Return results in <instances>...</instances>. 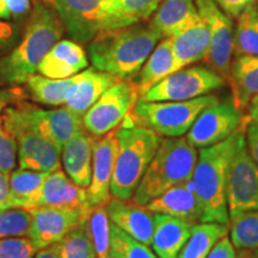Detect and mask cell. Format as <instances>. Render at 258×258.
<instances>
[{
    "mask_svg": "<svg viewBox=\"0 0 258 258\" xmlns=\"http://www.w3.org/2000/svg\"><path fill=\"white\" fill-rule=\"evenodd\" d=\"M161 38L151 22H141L97 35L89 42V57L93 69L129 80L137 76Z\"/></svg>",
    "mask_w": 258,
    "mask_h": 258,
    "instance_id": "obj_1",
    "label": "cell"
},
{
    "mask_svg": "<svg viewBox=\"0 0 258 258\" xmlns=\"http://www.w3.org/2000/svg\"><path fill=\"white\" fill-rule=\"evenodd\" d=\"M249 120L222 143L201 148L192 172V182L201 203L202 222L228 225L227 179L233 154L246 137Z\"/></svg>",
    "mask_w": 258,
    "mask_h": 258,
    "instance_id": "obj_2",
    "label": "cell"
},
{
    "mask_svg": "<svg viewBox=\"0 0 258 258\" xmlns=\"http://www.w3.org/2000/svg\"><path fill=\"white\" fill-rule=\"evenodd\" d=\"M63 25L54 11L42 3L35 5L23 38L9 55L0 59V84L25 83L35 74L38 64L60 41Z\"/></svg>",
    "mask_w": 258,
    "mask_h": 258,
    "instance_id": "obj_3",
    "label": "cell"
},
{
    "mask_svg": "<svg viewBox=\"0 0 258 258\" xmlns=\"http://www.w3.org/2000/svg\"><path fill=\"white\" fill-rule=\"evenodd\" d=\"M198 157L196 147L186 138H163L131 200L146 206L167 189L192 178Z\"/></svg>",
    "mask_w": 258,
    "mask_h": 258,
    "instance_id": "obj_4",
    "label": "cell"
},
{
    "mask_svg": "<svg viewBox=\"0 0 258 258\" xmlns=\"http://www.w3.org/2000/svg\"><path fill=\"white\" fill-rule=\"evenodd\" d=\"M117 154L112 172L110 192L120 200H131L152 161L163 138L141 125L116 129Z\"/></svg>",
    "mask_w": 258,
    "mask_h": 258,
    "instance_id": "obj_5",
    "label": "cell"
},
{
    "mask_svg": "<svg viewBox=\"0 0 258 258\" xmlns=\"http://www.w3.org/2000/svg\"><path fill=\"white\" fill-rule=\"evenodd\" d=\"M217 101L214 95L179 102L138 101L128 117L133 124L151 129L161 138H179L188 133L203 109Z\"/></svg>",
    "mask_w": 258,
    "mask_h": 258,
    "instance_id": "obj_6",
    "label": "cell"
},
{
    "mask_svg": "<svg viewBox=\"0 0 258 258\" xmlns=\"http://www.w3.org/2000/svg\"><path fill=\"white\" fill-rule=\"evenodd\" d=\"M4 125L17 143L19 169L40 172L59 169L61 152L35 127L24 105L6 109Z\"/></svg>",
    "mask_w": 258,
    "mask_h": 258,
    "instance_id": "obj_7",
    "label": "cell"
},
{
    "mask_svg": "<svg viewBox=\"0 0 258 258\" xmlns=\"http://www.w3.org/2000/svg\"><path fill=\"white\" fill-rule=\"evenodd\" d=\"M226 80L212 67L180 69L164 78L139 98L144 102L190 101L221 89Z\"/></svg>",
    "mask_w": 258,
    "mask_h": 258,
    "instance_id": "obj_8",
    "label": "cell"
},
{
    "mask_svg": "<svg viewBox=\"0 0 258 258\" xmlns=\"http://www.w3.org/2000/svg\"><path fill=\"white\" fill-rule=\"evenodd\" d=\"M139 98L133 82L118 80L86 111L83 117L84 128L95 138L110 133L129 116Z\"/></svg>",
    "mask_w": 258,
    "mask_h": 258,
    "instance_id": "obj_9",
    "label": "cell"
},
{
    "mask_svg": "<svg viewBox=\"0 0 258 258\" xmlns=\"http://www.w3.org/2000/svg\"><path fill=\"white\" fill-rule=\"evenodd\" d=\"M245 121L246 115L234 105L232 99L217 101L203 109L185 138L200 150L211 147L230 138Z\"/></svg>",
    "mask_w": 258,
    "mask_h": 258,
    "instance_id": "obj_10",
    "label": "cell"
},
{
    "mask_svg": "<svg viewBox=\"0 0 258 258\" xmlns=\"http://www.w3.org/2000/svg\"><path fill=\"white\" fill-rule=\"evenodd\" d=\"M71 38L89 43L103 30L111 0H49Z\"/></svg>",
    "mask_w": 258,
    "mask_h": 258,
    "instance_id": "obj_11",
    "label": "cell"
},
{
    "mask_svg": "<svg viewBox=\"0 0 258 258\" xmlns=\"http://www.w3.org/2000/svg\"><path fill=\"white\" fill-rule=\"evenodd\" d=\"M226 196L230 215L258 209V164L249 152L246 137L232 158Z\"/></svg>",
    "mask_w": 258,
    "mask_h": 258,
    "instance_id": "obj_12",
    "label": "cell"
},
{
    "mask_svg": "<svg viewBox=\"0 0 258 258\" xmlns=\"http://www.w3.org/2000/svg\"><path fill=\"white\" fill-rule=\"evenodd\" d=\"M195 3L211 34V46L206 62L228 82L233 55V22L219 8L215 0H195Z\"/></svg>",
    "mask_w": 258,
    "mask_h": 258,
    "instance_id": "obj_13",
    "label": "cell"
},
{
    "mask_svg": "<svg viewBox=\"0 0 258 258\" xmlns=\"http://www.w3.org/2000/svg\"><path fill=\"white\" fill-rule=\"evenodd\" d=\"M91 207L47 206L30 209L31 225L29 238L37 247L44 249L57 243L88 217Z\"/></svg>",
    "mask_w": 258,
    "mask_h": 258,
    "instance_id": "obj_14",
    "label": "cell"
},
{
    "mask_svg": "<svg viewBox=\"0 0 258 258\" xmlns=\"http://www.w3.org/2000/svg\"><path fill=\"white\" fill-rule=\"evenodd\" d=\"M117 148L116 129L101 138H96L93 144L91 183L86 188L88 202L91 208L105 207L112 198L110 184Z\"/></svg>",
    "mask_w": 258,
    "mask_h": 258,
    "instance_id": "obj_15",
    "label": "cell"
},
{
    "mask_svg": "<svg viewBox=\"0 0 258 258\" xmlns=\"http://www.w3.org/2000/svg\"><path fill=\"white\" fill-rule=\"evenodd\" d=\"M25 111L38 131L55 145L62 152V148L71 139L85 131L82 116L69 108L43 110L36 106L24 105Z\"/></svg>",
    "mask_w": 258,
    "mask_h": 258,
    "instance_id": "obj_16",
    "label": "cell"
},
{
    "mask_svg": "<svg viewBox=\"0 0 258 258\" xmlns=\"http://www.w3.org/2000/svg\"><path fill=\"white\" fill-rule=\"evenodd\" d=\"M145 207L153 214H166L190 224L202 222L201 203L191 178L167 189Z\"/></svg>",
    "mask_w": 258,
    "mask_h": 258,
    "instance_id": "obj_17",
    "label": "cell"
},
{
    "mask_svg": "<svg viewBox=\"0 0 258 258\" xmlns=\"http://www.w3.org/2000/svg\"><path fill=\"white\" fill-rule=\"evenodd\" d=\"M105 208L111 224L145 245H152L154 214L145 206L131 200L111 198Z\"/></svg>",
    "mask_w": 258,
    "mask_h": 258,
    "instance_id": "obj_18",
    "label": "cell"
},
{
    "mask_svg": "<svg viewBox=\"0 0 258 258\" xmlns=\"http://www.w3.org/2000/svg\"><path fill=\"white\" fill-rule=\"evenodd\" d=\"M170 38L179 70L207 60L211 34L207 23L200 14Z\"/></svg>",
    "mask_w": 258,
    "mask_h": 258,
    "instance_id": "obj_19",
    "label": "cell"
},
{
    "mask_svg": "<svg viewBox=\"0 0 258 258\" xmlns=\"http://www.w3.org/2000/svg\"><path fill=\"white\" fill-rule=\"evenodd\" d=\"M88 66V55L80 43L60 40L43 57L37 71L47 78L66 79L80 73Z\"/></svg>",
    "mask_w": 258,
    "mask_h": 258,
    "instance_id": "obj_20",
    "label": "cell"
},
{
    "mask_svg": "<svg viewBox=\"0 0 258 258\" xmlns=\"http://www.w3.org/2000/svg\"><path fill=\"white\" fill-rule=\"evenodd\" d=\"M117 77L96 69L84 70L76 76L66 98V108L82 116L86 114L109 88L118 82Z\"/></svg>",
    "mask_w": 258,
    "mask_h": 258,
    "instance_id": "obj_21",
    "label": "cell"
},
{
    "mask_svg": "<svg viewBox=\"0 0 258 258\" xmlns=\"http://www.w3.org/2000/svg\"><path fill=\"white\" fill-rule=\"evenodd\" d=\"M96 138L80 132L62 148V164L67 176L82 188H89L92 177V154Z\"/></svg>",
    "mask_w": 258,
    "mask_h": 258,
    "instance_id": "obj_22",
    "label": "cell"
},
{
    "mask_svg": "<svg viewBox=\"0 0 258 258\" xmlns=\"http://www.w3.org/2000/svg\"><path fill=\"white\" fill-rule=\"evenodd\" d=\"M194 224L166 214H154L153 251L159 258H177L189 239Z\"/></svg>",
    "mask_w": 258,
    "mask_h": 258,
    "instance_id": "obj_23",
    "label": "cell"
},
{
    "mask_svg": "<svg viewBox=\"0 0 258 258\" xmlns=\"http://www.w3.org/2000/svg\"><path fill=\"white\" fill-rule=\"evenodd\" d=\"M47 206L85 207L89 206L86 189L73 183L59 167L49 172V175L44 179L40 199L35 208L47 207Z\"/></svg>",
    "mask_w": 258,
    "mask_h": 258,
    "instance_id": "obj_24",
    "label": "cell"
},
{
    "mask_svg": "<svg viewBox=\"0 0 258 258\" xmlns=\"http://www.w3.org/2000/svg\"><path fill=\"white\" fill-rule=\"evenodd\" d=\"M178 70L171 38H164L154 47L146 62L138 72L137 80L133 82L139 96L141 97L164 78Z\"/></svg>",
    "mask_w": 258,
    "mask_h": 258,
    "instance_id": "obj_25",
    "label": "cell"
},
{
    "mask_svg": "<svg viewBox=\"0 0 258 258\" xmlns=\"http://www.w3.org/2000/svg\"><path fill=\"white\" fill-rule=\"evenodd\" d=\"M228 84L232 101L245 110L253 97L258 96V55H241L232 61Z\"/></svg>",
    "mask_w": 258,
    "mask_h": 258,
    "instance_id": "obj_26",
    "label": "cell"
},
{
    "mask_svg": "<svg viewBox=\"0 0 258 258\" xmlns=\"http://www.w3.org/2000/svg\"><path fill=\"white\" fill-rule=\"evenodd\" d=\"M161 2L163 0H111L102 32L118 30L146 21L156 12Z\"/></svg>",
    "mask_w": 258,
    "mask_h": 258,
    "instance_id": "obj_27",
    "label": "cell"
},
{
    "mask_svg": "<svg viewBox=\"0 0 258 258\" xmlns=\"http://www.w3.org/2000/svg\"><path fill=\"white\" fill-rule=\"evenodd\" d=\"M199 15L195 0H163L158 6L151 24L161 37H171Z\"/></svg>",
    "mask_w": 258,
    "mask_h": 258,
    "instance_id": "obj_28",
    "label": "cell"
},
{
    "mask_svg": "<svg viewBox=\"0 0 258 258\" xmlns=\"http://www.w3.org/2000/svg\"><path fill=\"white\" fill-rule=\"evenodd\" d=\"M49 172L19 169L10 176V205L11 208H35L37 205L44 179Z\"/></svg>",
    "mask_w": 258,
    "mask_h": 258,
    "instance_id": "obj_29",
    "label": "cell"
},
{
    "mask_svg": "<svg viewBox=\"0 0 258 258\" xmlns=\"http://www.w3.org/2000/svg\"><path fill=\"white\" fill-rule=\"evenodd\" d=\"M225 235H228V225L219 222L194 224L189 239L177 258H206Z\"/></svg>",
    "mask_w": 258,
    "mask_h": 258,
    "instance_id": "obj_30",
    "label": "cell"
},
{
    "mask_svg": "<svg viewBox=\"0 0 258 258\" xmlns=\"http://www.w3.org/2000/svg\"><path fill=\"white\" fill-rule=\"evenodd\" d=\"M234 56L258 55V6L251 5L237 17L233 34Z\"/></svg>",
    "mask_w": 258,
    "mask_h": 258,
    "instance_id": "obj_31",
    "label": "cell"
},
{
    "mask_svg": "<svg viewBox=\"0 0 258 258\" xmlns=\"http://www.w3.org/2000/svg\"><path fill=\"white\" fill-rule=\"evenodd\" d=\"M76 76L66 79H51L32 74L25 83L28 84L32 98L36 102L47 105H61L66 103L67 95L76 80Z\"/></svg>",
    "mask_w": 258,
    "mask_h": 258,
    "instance_id": "obj_32",
    "label": "cell"
},
{
    "mask_svg": "<svg viewBox=\"0 0 258 258\" xmlns=\"http://www.w3.org/2000/svg\"><path fill=\"white\" fill-rule=\"evenodd\" d=\"M230 239L239 251L258 249V209L239 212L230 215L228 221Z\"/></svg>",
    "mask_w": 258,
    "mask_h": 258,
    "instance_id": "obj_33",
    "label": "cell"
},
{
    "mask_svg": "<svg viewBox=\"0 0 258 258\" xmlns=\"http://www.w3.org/2000/svg\"><path fill=\"white\" fill-rule=\"evenodd\" d=\"M88 218V217H86ZM59 258H96V251L90 237L86 219L54 244Z\"/></svg>",
    "mask_w": 258,
    "mask_h": 258,
    "instance_id": "obj_34",
    "label": "cell"
},
{
    "mask_svg": "<svg viewBox=\"0 0 258 258\" xmlns=\"http://www.w3.org/2000/svg\"><path fill=\"white\" fill-rule=\"evenodd\" d=\"M86 226L95 247L97 258H106L110 251V219L105 207L90 209Z\"/></svg>",
    "mask_w": 258,
    "mask_h": 258,
    "instance_id": "obj_35",
    "label": "cell"
},
{
    "mask_svg": "<svg viewBox=\"0 0 258 258\" xmlns=\"http://www.w3.org/2000/svg\"><path fill=\"white\" fill-rule=\"evenodd\" d=\"M112 258H159L148 245L134 239L110 222V251Z\"/></svg>",
    "mask_w": 258,
    "mask_h": 258,
    "instance_id": "obj_36",
    "label": "cell"
},
{
    "mask_svg": "<svg viewBox=\"0 0 258 258\" xmlns=\"http://www.w3.org/2000/svg\"><path fill=\"white\" fill-rule=\"evenodd\" d=\"M31 225V212L23 208H9L0 212V239L24 237Z\"/></svg>",
    "mask_w": 258,
    "mask_h": 258,
    "instance_id": "obj_37",
    "label": "cell"
},
{
    "mask_svg": "<svg viewBox=\"0 0 258 258\" xmlns=\"http://www.w3.org/2000/svg\"><path fill=\"white\" fill-rule=\"evenodd\" d=\"M37 247L27 237H11L0 239V258H34Z\"/></svg>",
    "mask_w": 258,
    "mask_h": 258,
    "instance_id": "obj_38",
    "label": "cell"
},
{
    "mask_svg": "<svg viewBox=\"0 0 258 258\" xmlns=\"http://www.w3.org/2000/svg\"><path fill=\"white\" fill-rule=\"evenodd\" d=\"M17 151V143L15 138L5 128L0 129V172L10 175L14 171Z\"/></svg>",
    "mask_w": 258,
    "mask_h": 258,
    "instance_id": "obj_39",
    "label": "cell"
},
{
    "mask_svg": "<svg viewBox=\"0 0 258 258\" xmlns=\"http://www.w3.org/2000/svg\"><path fill=\"white\" fill-rule=\"evenodd\" d=\"M257 2L258 0H215L219 8L230 18H237L241 12Z\"/></svg>",
    "mask_w": 258,
    "mask_h": 258,
    "instance_id": "obj_40",
    "label": "cell"
},
{
    "mask_svg": "<svg viewBox=\"0 0 258 258\" xmlns=\"http://www.w3.org/2000/svg\"><path fill=\"white\" fill-rule=\"evenodd\" d=\"M237 252H235L234 245L232 244L228 235H225L224 238H221L217 244L214 245V247L211 250V252L208 253V256L206 258H237Z\"/></svg>",
    "mask_w": 258,
    "mask_h": 258,
    "instance_id": "obj_41",
    "label": "cell"
},
{
    "mask_svg": "<svg viewBox=\"0 0 258 258\" xmlns=\"http://www.w3.org/2000/svg\"><path fill=\"white\" fill-rule=\"evenodd\" d=\"M246 145L249 148V152L258 164V125L247 123L246 128Z\"/></svg>",
    "mask_w": 258,
    "mask_h": 258,
    "instance_id": "obj_42",
    "label": "cell"
},
{
    "mask_svg": "<svg viewBox=\"0 0 258 258\" xmlns=\"http://www.w3.org/2000/svg\"><path fill=\"white\" fill-rule=\"evenodd\" d=\"M11 208L10 205V178L9 175L0 172V212Z\"/></svg>",
    "mask_w": 258,
    "mask_h": 258,
    "instance_id": "obj_43",
    "label": "cell"
},
{
    "mask_svg": "<svg viewBox=\"0 0 258 258\" xmlns=\"http://www.w3.org/2000/svg\"><path fill=\"white\" fill-rule=\"evenodd\" d=\"M5 4L8 6L11 17L23 16L30 10V0H5Z\"/></svg>",
    "mask_w": 258,
    "mask_h": 258,
    "instance_id": "obj_44",
    "label": "cell"
},
{
    "mask_svg": "<svg viewBox=\"0 0 258 258\" xmlns=\"http://www.w3.org/2000/svg\"><path fill=\"white\" fill-rule=\"evenodd\" d=\"M247 120L251 123L258 125V96L253 97L247 105Z\"/></svg>",
    "mask_w": 258,
    "mask_h": 258,
    "instance_id": "obj_45",
    "label": "cell"
},
{
    "mask_svg": "<svg viewBox=\"0 0 258 258\" xmlns=\"http://www.w3.org/2000/svg\"><path fill=\"white\" fill-rule=\"evenodd\" d=\"M12 35H14V29L11 25L6 22L0 21V47L8 43L11 40Z\"/></svg>",
    "mask_w": 258,
    "mask_h": 258,
    "instance_id": "obj_46",
    "label": "cell"
},
{
    "mask_svg": "<svg viewBox=\"0 0 258 258\" xmlns=\"http://www.w3.org/2000/svg\"><path fill=\"white\" fill-rule=\"evenodd\" d=\"M34 258H59V256H57L55 246H54L53 244V245H49V246L44 247V249L38 250L36 256Z\"/></svg>",
    "mask_w": 258,
    "mask_h": 258,
    "instance_id": "obj_47",
    "label": "cell"
},
{
    "mask_svg": "<svg viewBox=\"0 0 258 258\" xmlns=\"http://www.w3.org/2000/svg\"><path fill=\"white\" fill-rule=\"evenodd\" d=\"M9 98H10L9 92H4V91L0 92V129H2V120H3L2 112H3V109L5 108L6 102H8Z\"/></svg>",
    "mask_w": 258,
    "mask_h": 258,
    "instance_id": "obj_48",
    "label": "cell"
},
{
    "mask_svg": "<svg viewBox=\"0 0 258 258\" xmlns=\"http://www.w3.org/2000/svg\"><path fill=\"white\" fill-rule=\"evenodd\" d=\"M10 17H11V15H10L8 6L5 4V0H0V18L8 19Z\"/></svg>",
    "mask_w": 258,
    "mask_h": 258,
    "instance_id": "obj_49",
    "label": "cell"
},
{
    "mask_svg": "<svg viewBox=\"0 0 258 258\" xmlns=\"http://www.w3.org/2000/svg\"><path fill=\"white\" fill-rule=\"evenodd\" d=\"M243 253L244 258H258L257 254L253 253V251H240Z\"/></svg>",
    "mask_w": 258,
    "mask_h": 258,
    "instance_id": "obj_50",
    "label": "cell"
},
{
    "mask_svg": "<svg viewBox=\"0 0 258 258\" xmlns=\"http://www.w3.org/2000/svg\"><path fill=\"white\" fill-rule=\"evenodd\" d=\"M237 258H244V256H243V253H241V252H239V256H238Z\"/></svg>",
    "mask_w": 258,
    "mask_h": 258,
    "instance_id": "obj_51",
    "label": "cell"
},
{
    "mask_svg": "<svg viewBox=\"0 0 258 258\" xmlns=\"http://www.w3.org/2000/svg\"><path fill=\"white\" fill-rule=\"evenodd\" d=\"M253 253H254V254H257V256H258V249H257V250H254V251H253Z\"/></svg>",
    "mask_w": 258,
    "mask_h": 258,
    "instance_id": "obj_52",
    "label": "cell"
},
{
    "mask_svg": "<svg viewBox=\"0 0 258 258\" xmlns=\"http://www.w3.org/2000/svg\"><path fill=\"white\" fill-rule=\"evenodd\" d=\"M106 258H112V257L110 256V254H109V256H108V257H106Z\"/></svg>",
    "mask_w": 258,
    "mask_h": 258,
    "instance_id": "obj_53",
    "label": "cell"
},
{
    "mask_svg": "<svg viewBox=\"0 0 258 258\" xmlns=\"http://www.w3.org/2000/svg\"><path fill=\"white\" fill-rule=\"evenodd\" d=\"M257 3H258V2H257ZM257 6H258V4H257Z\"/></svg>",
    "mask_w": 258,
    "mask_h": 258,
    "instance_id": "obj_54",
    "label": "cell"
},
{
    "mask_svg": "<svg viewBox=\"0 0 258 258\" xmlns=\"http://www.w3.org/2000/svg\"><path fill=\"white\" fill-rule=\"evenodd\" d=\"M96 258H97V257H96Z\"/></svg>",
    "mask_w": 258,
    "mask_h": 258,
    "instance_id": "obj_55",
    "label": "cell"
}]
</instances>
